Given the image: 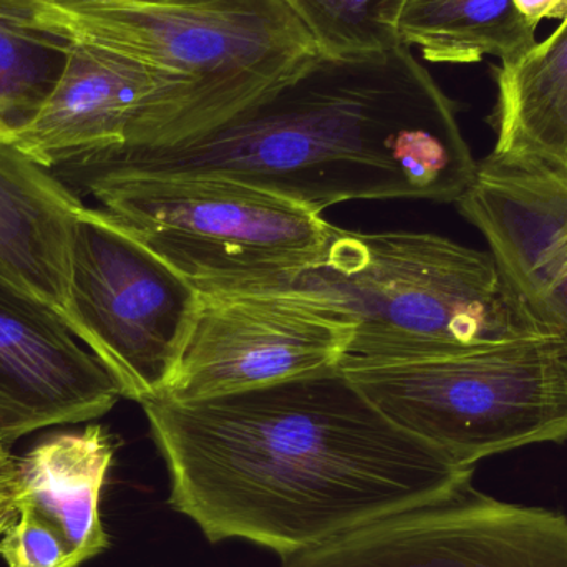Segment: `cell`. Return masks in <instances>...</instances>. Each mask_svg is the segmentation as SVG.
I'll list each match as a JSON object with an SVG mask.
<instances>
[{
	"mask_svg": "<svg viewBox=\"0 0 567 567\" xmlns=\"http://www.w3.org/2000/svg\"><path fill=\"white\" fill-rule=\"evenodd\" d=\"M515 3L535 25L543 19L565 20L567 17V0H515Z\"/></svg>",
	"mask_w": 567,
	"mask_h": 567,
	"instance_id": "cell-21",
	"label": "cell"
},
{
	"mask_svg": "<svg viewBox=\"0 0 567 567\" xmlns=\"http://www.w3.org/2000/svg\"><path fill=\"white\" fill-rule=\"evenodd\" d=\"M495 80L493 158L567 168V17L548 39L502 62Z\"/></svg>",
	"mask_w": 567,
	"mask_h": 567,
	"instance_id": "cell-15",
	"label": "cell"
},
{
	"mask_svg": "<svg viewBox=\"0 0 567 567\" xmlns=\"http://www.w3.org/2000/svg\"><path fill=\"white\" fill-rule=\"evenodd\" d=\"M72 42L49 19L42 0H0V138L33 115Z\"/></svg>",
	"mask_w": 567,
	"mask_h": 567,
	"instance_id": "cell-17",
	"label": "cell"
},
{
	"mask_svg": "<svg viewBox=\"0 0 567 567\" xmlns=\"http://www.w3.org/2000/svg\"><path fill=\"white\" fill-rule=\"evenodd\" d=\"M16 462L17 458L9 452V446L0 445V472L12 468Z\"/></svg>",
	"mask_w": 567,
	"mask_h": 567,
	"instance_id": "cell-23",
	"label": "cell"
},
{
	"mask_svg": "<svg viewBox=\"0 0 567 567\" xmlns=\"http://www.w3.org/2000/svg\"><path fill=\"white\" fill-rule=\"evenodd\" d=\"M130 2L168 3V6H195V3L215 2V0H130Z\"/></svg>",
	"mask_w": 567,
	"mask_h": 567,
	"instance_id": "cell-22",
	"label": "cell"
},
{
	"mask_svg": "<svg viewBox=\"0 0 567 567\" xmlns=\"http://www.w3.org/2000/svg\"><path fill=\"white\" fill-rule=\"evenodd\" d=\"M16 465L0 472V536L7 532L19 516L20 498L17 488Z\"/></svg>",
	"mask_w": 567,
	"mask_h": 567,
	"instance_id": "cell-20",
	"label": "cell"
},
{
	"mask_svg": "<svg viewBox=\"0 0 567 567\" xmlns=\"http://www.w3.org/2000/svg\"><path fill=\"white\" fill-rule=\"evenodd\" d=\"M515 0H399L393 32L433 63H476L483 56L518 59L538 43Z\"/></svg>",
	"mask_w": 567,
	"mask_h": 567,
	"instance_id": "cell-16",
	"label": "cell"
},
{
	"mask_svg": "<svg viewBox=\"0 0 567 567\" xmlns=\"http://www.w3.org/2000/svg\"><path fill=\"white\" fill-rule=\"evenodd\" d=\"M482 231L508 281L567 346V238L559 168L486 156L455 203Z\"/></svg>",
	"mask_w": 567,
	"mask_h": 567,
	"instance_id": "cell-12",
	"label": "cell"
},
{
	"mask_svg": "<svg viewBox=\"0 0 567 567\" xmlns=\"http://www.w3.org/2000/svg\"><path fill=\"white\" fill-rule=\"evenodd\" d=\"M72 40L122 53L188 90L175 122L146 146L172 145L225 122L275 92L320 55L284 0L195 6L130 0H42Z\"/></svg>",
	"mask_w": 567,
	"mask_h": 567,
	"instance_id": "cell-4",
	"label": "cell"
},
{
	"mask_svg": "<svg viewBox=\"0 0 567 567\" xmlns=\"http://www.w3.org/2000/svg\"><path fill=\"white\" fill-rule=\"evenodd\" d=\"M70 163L112 173L226 176L319 215L355 199L456 203L478 168L455 102L403 45L319 55L205 132Z\"/></svg>",
	"mask_w": 567,
	"mask_h": 567,
	"instance_id": "cell-2",
	"label": "cell"
},
{
	"mask_svg": "<svg viewBox=\"0 0 567 567\" xmlns=\"http://www.w3.org/2000/svg\"><path fill=\"white\" fill-rule=\"evenodd\" d=\"M282 567H567V518L472 485L286 556Z\"/></svg>",
	"mask_w": 567,
	"mask_h": 567,
	"instance_id": "cell-9",
	"label": "cell"
},
{
	"mask_svg": "<svg viewBox=\"0 0 567 567\" xmlns=\"http://www.w3.org/2000/svg\"><path fill=\"white\" fill-rule=\"evenodd\" d=\"M355 326L300 287L199 293L172 379L158 396L193 402L339 367Z\"/></svg>",
	"mask_w": 567,
	"mask_h": 567,
	"instance_id": "cell-8",
	"label": "cell"
},
{
	"mask_svg": "<svg viewBox=\"0 0 567 567\" xmlns=\"http://www.w3.org/2000/svg\"><path fill=\"white\" fill-rule=\"evenodd\" d=\"M168 505L209 543L296 555L472 486L475 468L386 419L339 369L193 402L140 403Z\"/></svg>",
	"mask_w": 567,
	"mask_h": 567,
	"instance_id": "cell-1",
	"label": "cell"
},
{
	"mask_svg": "<svg viewBox=\"0 0 567 567\" xmlns=\"http://www.w3.org/2000/svg\"><path fill=\"white\" fill-rule=\"evenodd\" d=\"M320 55L352 56L400 45L393 32L399 0H284Z\"/></svg>",
	"mask_w": 567,
	"mask_h": 567,
	"instance_id": "cell-18",
	"label": "cell"
},
{
	"mask_svg": "<svg viewBox=\"0 0 567 567\" xmlns=\"http://www.w3.org/2000/svg\"><path fill=\"white\" fill-rule=\"evenodd\" d=\"M92 195L123 228L199 293L290 286L322 255L332 225L307 206L216 175L52 169Z\"/></svg>",
	"mask_w": 567,
	"mask_h": 567,
	"instance_id": "cell-5",
	"label": "cell"
},
{
	"mask_svg": "<svg viewBox=\"0 0 567 567\" xmlns=\"http://www.w3.org/2000/svg\"><path fill=\"white\" fill-rule=\"evenodd\" d=\"M115 440L102 425L55 433L17 458L20 508L32 509L63 536L83 565L110 546L100 499L115 458Z\"/></svg>",
	"mask_w": 567,
	"mask_h": 567,
	"instance_id": "cell-14",
	"label": "cell"
},
{
	"mask_svg": "<svg viewBox=\"0 0 567 567\" xmlns=\"http://www.w3.org/2000/svg\"><path fill=\"white\" fill-rule=\"evenodd\" d=\"M563 235L567 238V203H566V215H565V221H563Z\"/></svg>",
	"mask_w": 567,
	"mask_h": 567,
	"instance_id": "cell-24",
	"label": "cell"
},
{
	"mask_svg": "<svg viewBox=\"0 0 567 567\" xmlns=\"http://www.w3.org/2000/svg\"><path fill=\"white\" fill-rule=\"evenodd\" d=\"M86 205L52 169L0 138V286L47 310L83 343L72 243Z\"/></svg>",
	"mask_w": 567,
	"mask_h": 567,
	"instance_id": "cell-13",
	"label": "cell"
},
{
	"mask_svg": "<svg viewBox=\"0 0 567 567\" xmlns=\"http://www.w3.org/2000/svg\"><path fill=\"white\" fill-rule=\"evenodd\" d=\"M0 558L9 567H79L69 543L29 508L0 536Z\"/></svg>",
	"mask_w": 567,
	"mask_h": 567,
	"instance_id": "cell-19",
	"label": "cell"
},
{
	"mask_svg": "<svg viewBox=\"0 0 567 567\" xmlns=\"http://www.w3.org/2000/svg\"><path fill=\"white\" fill-rule=\"evenodd\" d=\"M72 300L85 346L125 399L165 392L199 292L102 208L86 206L72 243Z\"/></svg>",
	"mask_w": 567,
	"mask_h": 567,
	"instance_id": "cell-7",
	"label": "cell"
},
{
	"mask_svg": "<svg viewBox=\"0 0 567 567\" xmlns=\"http://www.w3.org/2000/svg\"><path fill=\"white\" fill-rule=\"evenodd\" d=\"M329 297L355 332L339 369L468 355L558 333L492 252L432 233L333 226L320 258L290 286Z\"/></svg>",
	"mask_w": 567,
	"mask_h": 567,
	"instance_id": "cell-3",
	"label": "cell"
},
{
	"mask_svg": "<svg viewBox=\"0 0 567 567\" xmlns=\"http://www.w3.org/2000/svg\"><path fill=\"white\" fill-rule=\"evenodd\" d=\"M340 370L386 419L465 466L567 440V346L558 336Z\"/></svg>",
	"mask_w": 567,
	"mask_h": 567,
	"instance_id": "cell-6",
	"label": "cell"
},
{
	"mask_svg": "<svg viewBox=\"0 0 567 567\" xmlns=\"http://www.w3.org/2000/svg\"><path fill=\"white\" fill-rule=\"evenodd\" d=\"M186 96L175 76L73 40L59 79L7 142L55 169L106 150L150 145L183 112Z\"/></svg>",
	"mask_w": 567,
	"mask_h": 567,
	"instance_id": "cell-10",
	"label": "cell"
},
{
	"mask_svg": "<svg viewBox=\"0 0 567 567\" xmlns=\"http://www.w3.org/2000/svg\"><path fill=\"white\" fill-rule=\"evenodd\" d=\"M120 396L102 360L69 327L0 286V445L100 419Z\"/></svg>",
	"mask_w": 567,
	"mask_h": 567,
	"instance_id": "cell-11",
	"label": "cell"
}]
</instances>
